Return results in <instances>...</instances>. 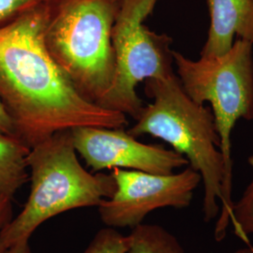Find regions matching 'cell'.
<instances>
[{
	"label": "cell",
	"instance_id": "obj_13",
	"mask_svg": "<svg viewBox=\"0 0 253 253\" xmlns=\"http://www.w3.org/2000/svg\"><path fill=\"white\" fill-rule=\"evenodd\" d=\"M129 248V236L123 235L115 228L100 230L83 253H126Z\"/></svg>",
	"mask_w": 253,
	"mask_h": 253
},
{
	"label": "cell",
	"instance_id": "obj_19",
	"mask_svg": "<svg viewBox=\"0 0 253 253\" xmlns=\"http://www.w3.org/2000/svg\"><path fill=\"white\" fill-rule=\"evenodd\" d=\"M6 250H7L6 246L3 244V242H2V241H1V239H0V253H5Z\"/></svg>",
	"mask_w": 253,
	"mask_h": 253
},
{
	"label": "cell",
	"instance_id": "obj_20",
	"mask_svg": "<svg viewBox=\"0 0 253 253\" xmlns=\"http://www.w3.org/2000/svg\"><path fill=\"white\" fill-rule=\"evenodd\" d=\"M248 163H249V164L251 165V167L253 168V154L249 158V160H248Z\"/></svg>",
	"mask_w": 253,
	"mask_h": 253
},
{
	"label": "cell",
	"instance_id": "obj_4",
	"mask_svg": "<svg viewBox=\"0 0 253 253\" xmlns=\"http://www.w3.org/2000/svg\"><path fill=\"white\" fill-rule=\"evenodd\" d=\"M30 193L24 208L0 231L6 248L28 239L46 220L77 208L99 207L111 198V174L86 171L79 163L71 130L54 133L30 148Z\"/></svg>",
	"mask_w": 253,
	"mask_h": 253
},
{
	"label": "cell",
	"instance_id": "obj_5",
	"mask_svg": "<svg viewBox=\"0 0 253 253\" xmlns=\"http://www.w3.org/2000/svg\"><path fill=\"white\" fill-rule=\"evenodd\" d=\"M118 7V0L49 1L46 49L82 97L98 105L114 81Z\"/></svg>",
	"mask_w": 253,
	"mask_h": 253
},
{
	"label": "cell",
	"instance_id": "obj_17",
	"mask_svg": "<svg viewBox=\"0 0 253 253\" xmlns=\"http://www.w3.org/2000/svg\"><path fill=\"white\" fill-rule=\"evenodd\" d=\"M28 241V239H24L15 244L11 245L7 248L5 253H32Z\"/></svg>",
	"mask_w": 253,
	"mask_h": 253
},
{
	"label": "cell",
	"instance_id": "obj_15",
	"mask_svg": "<svg viewBox=\"0 0 253 253\" xmlns=\"http://www.w3.org/2000/svg\"><path fill=\"white\" fill-rule=\"evenodd\" d=\"M0 134L17 137L13 122L1 100H0Z\"/></svg>",
	"mask_w": 253,
	"mask_h": 253
},
{
	"label": "cell",
	"instance_id": "obj_11",
	"mask_svg": "<svg viewBox=\"0 0 253 253\" xmlns=\"http://www.w3.org/2000/svg\"><path fill=\"white\" fill-rule=\"evenodd\" d=\"M126 253H185L178 239L163 227L144 224L132 228Z\"/></svg>",
	"mask_w": 253,
	"mask_h": 253
},
{
	"label": "cell",
	"instance_id": "obj_9",
	"mask_svg": "<svg viewBox=\"0 0 253 253\" xmlns=\"http://www.w3.org/2000/svg\"><path fill=\"white\" fill-rule=\"evenodd\" d=\"M210 25L201 56L227 53L235 37L253 43V0H207Z\"/></svg>",
	"mask_w": 253,
	"mask_h": 253
},
{
	"label": "cell",
	"instance_id": "obj_2",
	"mask_svg": "<svg viewBox=\"0 0 253 253\" xmlns=\"http://www.w3.org/2000/svg\"><path fill=\"white\" fill-rule=\"evenodd\" d=\"M145 93L152 102L143 107L127 132L162 139L187 159L202 177L205 220H213L220 211L224 163L211 109L191 100L175 73L146 80Z\"/></svg>",
	"mask_w": 253,
	"mask_h": 253
},
{
	"label": "cell",
	"instance_id": "obj_1",
	"mask_svg": "<svg viewBox=\"0 0 253 253\" xmlns=\"http://www.w3.org/2000/svg\"><path fill=\"white\" fill-rule=\"evenodd\" d=\"M49 1L0 26V100L29 148L77 126L127 124L126 115L82 97L48 53Z\"/></svg>",
	"mask_w": 253,
	"mask_h": 253
},
{
	"label": "cell",
	"instance_id": "obj_7",
	"mask_svg": "<svg viewBox=\"0 0 253 253\" xmlns=\"http://www.w3.org/2000/svg\"><path fill=\"white\" fill-rule=\"evenodd\" d=\"M111 175L116 190L98 208L102 222L112 228H134L156 209L189 208L202 183L199 172L190 166L168 174L115 168Z\"/></svg>",
	"mask_w": 253,
	"mask_h": 253
},
{
	"label": "cell",
	"instance_id": "obj_14",
	"mask_svg": "<svg viewBox=\"0 0 253 253\" xmlns=\"http://www.w3.org/2000/svg\"><path fill=\"white\" fill-rule=\"evenodd\" d=\"M47 0H0V26L8 24Z\"/></svg>",
	"mask_w": 253,
	"mask_h": 253
},
{
	"label": "cell",
	"instance_id": "obj_8",
	"mask_svg": "<svg viewBox=\"0 0 253 253\" xmlns=\"http://www.w3.org/2000/svg\"><path fill=\"white\" fill-rule=\"evenodd\" d=\"M71 134L77 154L92 172L119 168L168 174L189 165L174 150L141 143L124 127L77 126Z\"/></svg>",
	"mask_w": 253,
	"mask_h": 253
},
{
	"label": "cell",
	"instance_id": "obj_10",
	"mask_svg": "<svg viewBox=\"0 0 253 253\" xmlns=\"http://www.w3.org/2000/svg\"><path fill=\"white\" fill-rule=\"evenodd\" d=\"M29 151L17 137L0 134V196L13 199L17 190L29 180Z\"/></svg>",
	"mask_w": 253,
	"mask_h": 253
},
{
	"label": "cell",
	"instance_id": "obj_6",
	"mask_svg": "<svg viewBox=\"0 0 253 253\" xmlns=\"http://www.w3.org/2000/svg\"><path fill=\"white\" fill-rule=\"evenodd\" d=\"M160 0H118L112 30L114 81L100 107L138 118L144 107L136 87L148 79L174 74L172 39L145 25Z\"/></svg>",
	"mask_w": 253,
	"mask_h": 253
},
{
	"label": "cell",
	"instance_id": "obj_16",
	"mask_svg": "<svg viewBox=\"0 0 253 253\" xmlns=\"http://www.w3.org/2000/svg\"><path fill=\"white\" fill-rule=\"evenodd\" d=\"M12 199L0 196V231L12 219Z\"/></svg>",
	"mask_w": 253,
	"mask_h": 253
},
{
	"label": "cell",
	"instance_id": "obj_18",
	"mask_svg": "<svg viewBox=\"0 0 253 253\" xmlns=\"http://www.w3.org/2000/svg\"><path fill=\"white\" fill-rule=\"evenodd\" d=\"M235 253H253V247L252 245H247L246 248L236 251Z\"/></svg>",
	"mask_w": 253,
	"mask_h": 253
},
{
	"label": "cell",
	"instance_id": "obj_3",
	"mask_svg": "<svg viewBox=\"0 0 253 253\" xmlns=\"http://www.w3.org/2000/svg\"><path fill=\"white\" fill-rule=\"evenodd\" d=\"M173 64L184 91L199 104L210 103L215 119L224 163L222 199L215 228V239L220 241L235 220L232 132L239 119H253V43L237 39L225 54L201 56L198 60L173 51Z\"/></svg>",
	"mask_w": 253,
	"mask_h": 253
},
{
	"label": "cell",
	"instance_id": "obj_12",
	"mask_svg": "<svg viewBox=\"0 0 253 253\" xmlns=\"http://www.w3.org/2000/svg\"><path fill=\"white\" fill-rule=\"evenodd\" d=\"M235 234L244 243L251 245L249 235L253 234V179L240 200L234 205Z\"/></svg>",
	"mask_w": 253,
	"mask_h": 253
}]
</instances>
